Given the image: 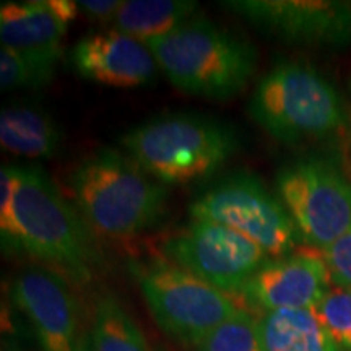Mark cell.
I'll return each mask as SVG.
<instances>
[{"label": "cell", "instance_id": "6da1fadb", "mask_svg": "<svg viewBox=\"0 0 351 351\" xmlns=\"http://www.w3.org/2000/svg\"><path fill=\"white\" fill-rule=\"evenodd\" d=\"M0 239L3 252L25 254L78 283H86L101 262L96 234L38 165L20 166L15 202L0 219Z\"/></svg>", "mask_w": 351, "mask_h": 351}, {"label": "cell", "instance_id": "7a4b0ae2", "mask_svg": "<svg viewBox=\"0 0 351 351\" xmlns=\"http://www.w3.org/2000/svg\"><path fill=\"white\" fill-rule=\"evenodd\" d=\"M73 204L96 236L129 239L168 213L169 194L125 152L98 148L69 174Z\"/></svg>", "mask_w": 351, "mask_h": 351}, {"label": "cell", "instance_id": "3957f363", "mask_svg": "<svg viewBox=\"0 0 351 351\" xmlns=\"http://www.w3.org/2000/svg\"><path fill=\"white\" fill-rule=\"evenodd\" d=\"M147 44L173 86L200 98L221 101L239 95L257 69L256 47L205 16H194Z\"/></svg>", "mask_w": 351, "mask_h": 351}, {"label": "cell", "instance_id": "277c9868", "mask_svg": "<svg viewBox=\"0 0 351 351\" xmlns=\"http://www.w3.org/2000/svg\"><path fill=\"white\" fill-rule=\"evenodd\" d=\"M119 142L140 168L168 186L202 181L239 152L230 125L187 112L153 117L127 130Z\"/></svg>", "mask_w": 351, "mask_h": 351}, {"label": "cell", "instance_id": "5b68a950", "mask_svg": "<svg viewBox=\"0 0 351 351\" xmlns=\"http://www.w3.org/2000/svg\"><path fill=\"white\" fill-rule=\"evenodd\" d=\"M249 116L278 142L296 145L330 137L346 125L335 86L311 65L282 60L258 80Z\"/></svg>", "mask_w": 351, "mask_h": 351}, {"label": "cell", "instance_id": "8992f818", "mask_svg": "<svg viewBox=\"0 0 351 351\" xmlns=\"http://www.w3.org/2000/svg\"><path fill=\"white\" fill-rule=\"evenodd\" d=\"M129 270L156 326L176 343L195 348L244 307L166 257L132 261Z\"/></svg>", "mask_w": 351, "mask_h": 351}, {"label": "cell", "instance_id": "52a82bcc", "mask_svg": "<svg viewBox=\"0 0 351 351\" xmlns=\"http://www.w3.org/2000/svg\"><path fill=\"white\" fill-rule=\"evenodd\" d=\"M197 221L217 223L244 236L271 258L288 256L296 247V225L283 202L257 176L236 173L219 179L189 205Z\"/></svg>", "mask_w": 351, "mask_h": 351}, {"label": "cell", "instance_id": "ba28073f", "mask_svg": "<svg viewBox=\"0 0 351 351\" xmlns=\"http://www.w3.org/2000/svg\"><path fill=\"white\" fill-rule=\"evenodd\" d=\"M276 189L307 245L322 251L351 231V181L335 165L293 161L278 171Z\"/></svg>", "mask_w": 351, "mask_h": 351}, {"label": "cell", "instance_id": "9c48e42d", "mask_svg": "<svg viewBox=\"0 0 351 351\" xmlns=\"http://www.w3.org/2000/svg\"><path fill=\"white\" fill-rule=\"evenodd\" d=\"M163 257L228 295H239L245 283L271 258L261 245L232 230L192 219L168 236Z\"/></svg>", "mask_w": 351, "mask_h": 351}, {"label": "cell", "instance_id": "30bf717a", "mask_svg": "<svg viewBox=\"0 0 351 351\" xmlns=\"http://www.w3.org/2000/svg\"><path fill=\"white\" fill-rule=\"evenodd\" d=\"M228 10L270 38L306 47L351 41V5L335 0H228Z\"/></svg>", "mask_w": 351, "mask_h": 351}, {"label": "cell", "instance_id": "8fae6325", "mask_svg": "<svg viewBox=\"0 0 351 351\" xmlns=\"http://www.w3.org/2000/svg\"><path fill=\"white\" fill-rule=\"evenodd\" d=\"M8 295L25 315L41 351H78L80 307L67 278L46 267H29L12 280Z\"/></svg>", "mask_w": 351, "mask_h": 351}, {"label": "cell", "instance_id": "7c38bea8", "mask_svg": "<svg viewBox=\"0 0 351 351\" xmlns=\"http://www.w3.org/2000/svg\"><path fill=\"white\" fill-rule=\"evenodd\" d=\"M322 256L288 254L269 258L241 289L239 296L262 314L283 309H314L330 291Z\"/></svg>", "mask_w": 351, "mask_h": 351}, {"label": "cell", "instance_id": "4fadbf2b", "mask_svg": "<svg viewBox=\"0 0 351 351\" xmlns=\"http://www.w3.org/2000/svg\"><path fill=\"white\" fill-rule=\"evenodd\" d=\"M70 62L82 78L114 88L147 85L160 69L147 43L116 28L78 39L70 51Z\"/></svg>", "mask_w": 351, "mask_h": 351}, {"label": "cell", "instance_id": "5bb4252c", "mask_svg": "<svg viewBox=\"0 0 351 351\" xmlns=\"http://www.w3.org/2000/svg\"><path fill=\"white\" fill-rule=\"evenodd\" d=\"M69 25L52 0L3 2L0 7V41L15 51H39L62 46Z\"/></svg>", "mask_w": 351, "mask_h": 351}, {"label": "cell", "instance_id": "9a60e30c", "mask_svg": "<svg viewBox=\"0 0 351 351\" xmlns=\"http://www.w3.org/2000/svg\"><path fill=\"white\" fill-rule=\"evenodd\" d=\"M62 140V130L49 112L29 104L2 108L0 143L5 152L29 160H44L60 150Z\"/></svg>", "mask_w": 351, "mask_h": 351}, {"label": "cell", "instance_id": "2e32d148", "mask_svg": "<svg viewBox=\"0 0 351 351\" xmlns=\"http://www.w3.org/2000/svg\"><path fill=\"white\" fill-rule=\"evenodd\" d=\"M78 351H156L134 317L111 293L95 300Z\"/></svg>", "mask_w": 351, "mask_h": 351}, {"label": "cell", "instance_id": "e0dca14e", "mask_svg": "<svg viewBox=\"0 0 351 351\" xmlns=\"http://www.w3.org/2000/svg\"><path fill=\"white\" fill-rule=\"evenodd\" d=\"M263 351H343L314 309H283L257 319Z\"/></svg>", "mask_w": 351, "mask_h": 351}, {"label": "cell", "instance_id": "ac0fdd59", "mask_svg": "<svg viewBox=\"0 0 351 351\" xmlns=\"http://www.w3.org/2000/svg\"><path fill=\"white\" fill-rule=\"evenodd\" d=\"M199 8L189 0H122L114 26L143 43L163 38L194 19Z\"/></svg>", "mask_w": 351, "mask_h": 351}, {"label": "cell", "instance_id": "d6986e66", "mask_svg": "<svg viewBox=\"0 0 351 351\" xmlns=\"http://www.w3.org/2000/svg\"><path fill=\"white\" fill-rule=\"evenodd\" d=\"M62 46L39 51H15L2 46L0 49V90H36L47 86L56 77Z\"/></svg>", "mask_w": 351, "mask_h": 351}, {"label": "cell", "instance_id": "ffe728a7", "mask_svg": "<svg viewBox=\"0 0 351 351\" xmlns=\"http://www.w3.org/2000/svg\"><path fill=\"white\" fill-rule=\"evenodd\" d=\"M194 351H263L257 319L243 309L215 328Z\"/></svg>", "mask_w": 351, "mask_h": 351}, {"label": "cell", "instance_id": "44dd1931", "mask_svg": "<svg viewBox=\"0 0 351 351\" xmlns=\"http://www.w3.org/2000/svg\"><path fill=\"white\" fill-rule=\"evenodd\" d=\"M314 311L340 348L351 351V289H330Z\"/></svg>", "mask_w": 351, "mask_h": 351}, {"label": "cell", "instance_id": "7402d4cb", "mask_svg": "<svg viewBox=\"0 0 351 351\" xmlns=\"http://www.w3.org/2000/svg\"><path fill=\"white\" fill-rule=\"evenodd\" d=\"M320 252L333 287L351 289V231Z\"/></svg>", "mask_w": 351, "mask_h": 351}, {"label": "cell", "instance_id": "603a6c76", "mask_svg": "<svg viewBox=\"0 0 351 351\" xmlns=\"http://www.w3.org/2000/svg\"><path fill=\"white\" fill-rule=\"evenodd\" d=\"M78 8L85 13L88 19L96 21H112L116 20L122 0H80Z\"/></svg>", "mask_w": 351, "mask_h": 351}, {"label": "cell", "instance_id": "cb8c5ba5", "mask_svg": "<svg viewBox=\"0 0 351 351\" xmlns=\"http://www.w3.org/2000/svg\"><path fill=\"white\" fill-rule=\"evenodd\" d=\"M3 351H21V350H20V348H16V346L8 345V346H5V348H3Z\"/></svg>", "mask_w": 351, "mask_h": 351}]
</instances>
